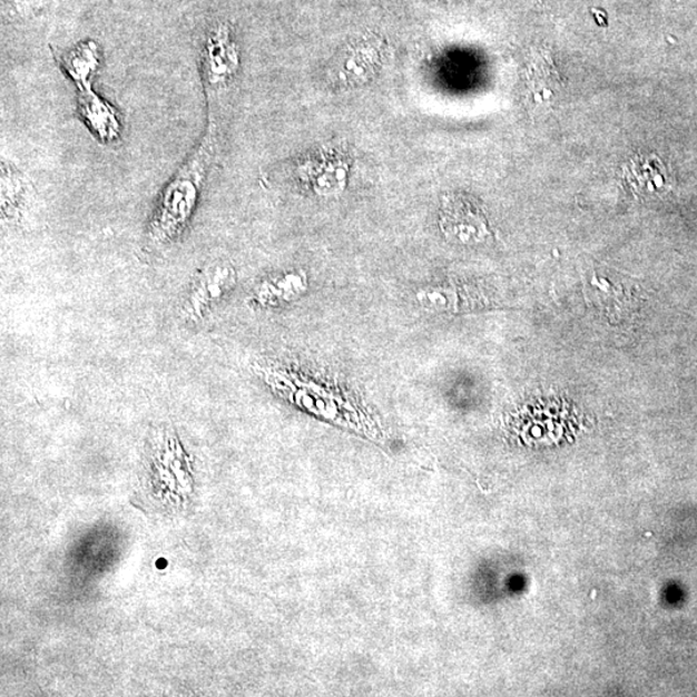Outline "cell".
I'll return each mask as SVG.
<instances>
[{
	"label": "cell",
	"instance_id": "cell-3",
	"mask_svg": "<svg viewBox=\"0 0 697 697\" xmlns=\"http://www.w3.org/2000/svg\"><path fill=\"white\" fill-rule=\"evenodd\" d=\"M200 76L207 91L220 87L233 75L237 56L222 32L210 35L200 48Z\"/></svg>",
	"mask_w": 697,
	"mask_h": 697
},
{
	"label": "cell",
	"instance_id": "cell-2",
	"mask_svg": "<svg viewBox=\"0 0 697 697\" xmlns=\"http://www.w3.org/2000/svg\"><path fill=\"white\" fill-rule=\"evenodd\" d=\"M237 275L232 266L215 264L202 273L181 305V317L189 323L204 320L205 315L234 287Z\"/></svg>",
	"mask_w": 697,
	"mask_h": 697
},
{
	"label": "cell",
	"instance_id": "cell-5",
	"mask_svg": "<svg viewBox=\"0 0 697 697\" xmlns=\"http://www.w3.org/2000/svg\"><path fill=\"white\" fill-rule=\"evenodd\" d=\"M59 62L78 91H86L92 88V80L100 68L99 47L94 42L79 45L60 56Z\"/></svg>",
	"mask_w": 697,
	"mask_h": 697
},
{
	"label": "cell",
	"instance_id": "cell-1",
	"mask_svg": "<svg viewBox=\"0 0 697 697\" xmlns=\"http://www.w3.org/2000/svg\"><path fill=\"white\" fill-rule=\"evenodd\" d=\"M216 151V134L209 125L204 140L178 168L171 180L161 192L150 217L146 243L154 248H165L181 237L200 198L202 189Z\"/></svg>",
	"mask_w": 697,
	"mask_h": 697
},
{
	"label": "cell",
	"instance_id": "cell-6",
	"mask_svg": "<svg viewBox=\"0 0 697 697\" xmlns=\"http://www.w3.org/2000/svg\"><path fill=\"white\" fill-rule=\"evenodd\" d=\"M29 183L18 168L2 164V213L7 220H16L28 199Z\"/></svg>",
	"mask_w": 697,
	"mask_h": 697
},
{
	"label": "cell",
	"instance_id": "cell-4",
	"mask_svg": "<svg viewBox=\"0 0 697 697\" xmlns=\"http://www.w3.org/2000/svg\"><path fill=\"white\" fill-rule=\"evenodd\" d=\"M78 110L97 140L112 143L119 139L121 125L118 111L92 88L78 91Z\"/></svg>",
	"mask_w": 697,
	"mask_h": 697
}]
</instances>
